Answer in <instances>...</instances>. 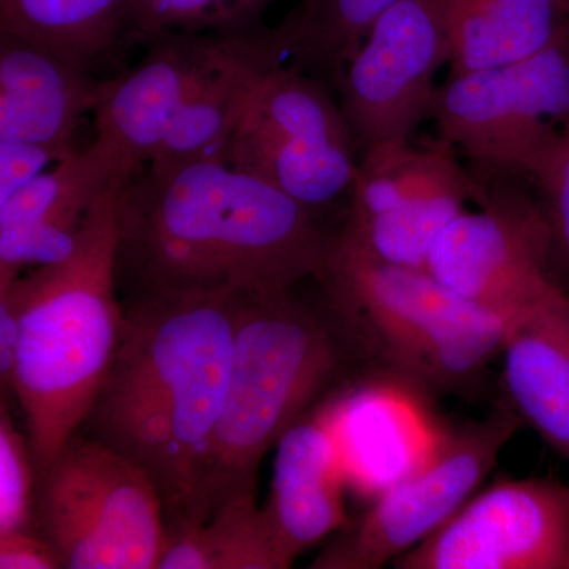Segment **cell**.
<instances>
[{"mask_svg":"<svg viewBox=\"0 0 569 569\" xmlns=\"http://www.w3.org/2000/svg\"><path fill=\"white\" fill-rule=\"evenodd\" d=\"M116 183L93 206L74 252L22 272L0 305L18 321L10 389L20 402L40 473L80 432L121 342Z\"/></svg>","mask_w":569,"mask_h":569,"instance_id":"cell-3","label":"cell"},{"mask_svg":"<svg viewBox=\"0 0 569 569\" xmlns=\"http://www.w3.org/2000/svg\"><path fill=\"white\" fill-rule=\"evenodd\" d=\"M0 568L2 569H62L56 549L36 530L0 533Z\"/></svg>","mask_w":569,"mask_h":569,"instance_id":"cell-28","label":"cell"},{"mask_svg":"<svg viewBox=\"0 0 569 569\" xmlns=\"http://www.w3.org/2000/svg\"><path fill=\"white\" fill-rule=\"evenodd\" d=\"M317 282L359 348L430 387H463L503 348L507 318L426 269L373 257L340 230Z\"/></svg>","mask_w":569,"mask_h":569,"instance_id":"cell-5","label":"cell"},{"mask_svg":"<svg viewBox=\"0 0 569 569\" xmlns=\"http://www.w3.org/2000/svg\"><path fill=\"white\" fill-rule=\"evenodd\" d=\"M216 32H171L149 41L142 61L108 81L93 111L96 138L130 176L152 162L211 54Z\"/></svg>","mask_w":569,"mask_h":569,"instance_id":"cell-15","label":"cell"},{"mask_svg":"<svg viewBox=\"0 0 569 569\" xmlns=\"http://www.w3.org/2000/svg\"><path fill=\"white\" fill-rule=\"evenodd\" d=\"M130 178L93 140L0 201V291L28 269L70 257L93 206Z\"/></svg>","mask_w":569,"mask_h":569,"instance_id":"cell-14","label":"cell"},{"mask_svg":"<svg viewBox=\"0 0 569 569\" xmlns=\"http://www.w3.org/2000/svg\"><path fill=\"white\" fill-rule=\"evenodd\" d=\"M537 186L552 233L553 258L569 264V129L561 133L559 148L541 173L531 181Z\"/></svg>","mask_w":569,"mask_h":569,"instance_id":"cell-26","label":"cell"},{"mask_svg":"<svg viewBox=\"0 0 569 569\" xmlns=\"http://www.w3.org/2000/svg\"><path fill=\"white\" fill-rule=\"evenodd\" d=\"M485 198L451 142H388L361 153L340 233L387 263L426 269L438 236Z\"/></svg>","mask_w":569,"mask_h":569,"instance_id":"cell-9","label":"cell"},{"mask_svg":"<svg viewBox=\"0 0 569 569\" xmlns=\"http://www.w3.org/2000/svg\"><path fill=\"white\" fill-rule=\"evenodd\" d=\"M518 415L440 432L425 462L378 493L372 508L312 568L377 569L417 548L473 497L518 430Z\"/></svg>","mask_w":569,"mask_h":569,"instance_id":"cell-10","label":"cell"},{"mask_svg":"<svg viewBox=\"0 0 569 569\" xmlns=\"http://www.w3.org/2000/svg\"><path fill=\"white\" fill-rule=\"evenodd\" d=\"M430 119L466 153L479 182L533 181L559 148L553 123L569 119V22L529 58L449 74L437 88Z\"/></svg>","mask_w":569,"mask_h":569,"instance_id":"cell-7","label":"cell"},{"mask_svg":"<svg viewBox=\"0 0 569 569\" xmlns=\"http://www.w3.org/2000/svg\"><path fill=\"white\" fill-rule=\"evenodd\" d=\"M37 468L28 436L13 425L6 400L0 411V533L29 530L33 523Z\"/></svg>","mask_w":569,"mask_h":569,"instance_id":"cell-24","label":"cell"},{"mask_svg":"<svg viewBox=\"0 0 569 569\" xmlns=\"http://www.w3.org/2000/svg\"><path fill=\"white\" fill-rule=\"evenodd\" d=\"M108 81L40 44L0 33V141L71 149Z\"/></svg>","mask_w":569,"mask_h":569,"instance_id":"cell-17","label":"cell"},{"mask_svg":"<svg viewBox=\"0 0 569 569\" xmlns=\"http://www.w3.org/2000/svg\"><path fill=\"white\" fill-rule=\"evenodd\" d=\"M392 567L569 568V486L556 479L497 482Z\"/></svg>","mask_w":569,"mask_h":569,"instance_id":"cell-13","label":"cell"},{"mask_svg":"<svg viewBox=\"0 0 569 569\" xmlns=\"http://www.w3.org/2000/svg\"><path fill=\"white\" fill-rule=\"evenodd\" d=\"M449 58L433 0H397L377 18L335 84L359 153L415 140Z\"/></svg>","mask_w":569,"mask_h":569,"instance_id":"cell-12","label":"cell"},{"mask_svg":"<svg viewBox=\"0 0 569 569\" xmlns=\"http://www.w3.org/2000/svg\"><path fill=\"white\" fill-rule=\"evenodd\" d=\"M449 44L451 73L529 58L559 36L569 14L557 0H433Z\"/></svg>","mask_w":569,"mask_h":569,"instance_id":"cell-20","label":"cell"},{"mask_svg":"<svg viewBox=\"0 0 569 569\" xmlns=\"http://www.w3.org/2000/svg\"><path fill=\"white\" fill-rule=\"evenodd\" d=\"M32 529L66 569H159L168 545L162 497L149 475L82 432L37 473Z\"/></svg>","mask_w":569,"mask_h":569,"instance_id":"cell-6","label":"cell"},{"mask_svg":"<svg viewBox=\"0 0 569 569\" xmlns=\"http://www.w3.org/2000/svg\"><path fill=\"white\" fill-rule=\"evenodd\" d=\"M219 159L325 216L350 200L361 153L328 82L282 63L254 93Z\"/></svg>","mask_w":569,"mask_h":569,"instance_id":"cell-8","label":"cell"},{"mask_svg":"<svg viewBox=\"0 0 569 569\" xmlns=\"http://www.w3.org/2000/svg\"><path fill=\"white\" fill-rule=\"evenodd\" d=\"M258 490L236 493L201 526L168 531L159 569H287L293 565Z\"/></svg>","mask_w":569,"mask_h":569,"instance_id":"cell-21","label":"cell"},{"mask_svg":"<svg viewBox=\"0 0 569 569\" xmlns=\"http://www.w3.org/2000/svg\"><path fill=\"white\" fill-rule=\"evenodd\" d=\"M486 186L477 211H463L430 249L426 271L449 290L508 318L552 290L548 217L522 178Z\"/></svg>","mask_w":569,"mask_h":569,"instance_id":"cell-11","label":"cell"},{"mask_svg":"<svg viewBox=\"0 0 569 569\" xmlns=\"http://www.w3.org/2000/svg\"><path fill=\"white\" fill-rule=\"evenodd\" d=\"M397 0H301L277 28L290 63L336 84L377 18Z\"/></svg>","mask_w":569,"mask_h":569,"instance_id":"cell-23","label":"cell"},{"mask_svg":"<svg viewBox=\"0 0 569 569\" xmlns=\"http://www.w3.org/2000/svg\"><path fill=\"white\" fill-rule=\"evenodd\" d=\"M287 61L277 28L216 32L203 70L187 92L162 148L146 167L219 159L254 93Z\"/></svg>","mask_w":569,"mask_h":569,"instance_id":"cell-16","label":"cell"},{"mask_svg":"<svg viewBox=\"0 0 569 569\" xmlns=\"http://www.w3.org/2000/svg\"><path fill=\"white\" fill-rule=\"evenodd\" d=\"M274 0H224L227 32L247 31L260 26L261 13Z\"/></svg>","mask_w":569,"mask_h":569,"instance_id":"cell-29","label":"cell"},{"mask_svg":"<svg viewBox=\"0 0 569 569\" xmlns=\"http://www.w3.org/2000/svg\"><path fill=\"white\" fill-rule=\"evenodd\" d=\"M557 2H559L561 9L567 11V13L569 14V0H557Z\"/></svg>","mask_w":569,"mask_h":569,"instance_id":"cell-30","label":"cell"},{"mask_svg":"<svg viewBox=\"0 0 569 569\" xmlns=\"http://www.w3.org/2000/svg\"><path fill=\"white\" fill-rule=\"evenodd\" d=\"M295 288L246 295L222 417L181 529L201 526L236 493L258 490L269 449L337 387L359 348L326 296L321 307Z\"/></svg>","mask_w":569,"mask_h":569,"instance_id":"cell-4","label":"cell"},{"mask_svg":"<svg viewBox=\"0 0 569 569\" xmlns=\"http://www.w3.org/2000/svg\"><path fill=\"white\" fill-rule=\"evenodd\" d=\"M346 473L329 406L280 438L264 509L291 559L346 526Z\"/></svg>","mask_w":569,"mask_h":569,"instance_id":"cell-18","label":"cell"},{"mask_svg":"<svg viewBox=\"0 0 569 569\" xmlns=\"http://www.w3.org/2000/svg\"><path fill=\"white\" fill-rule=\"evenodd\" d=\"M247 293L127 298L118 353L80 429L149 475L162 497L168 531L189 518L227 400Z\"/></svg>","mask_w":569,"mask_h":569,"instance_id":"cell-2","label":"cell"},{"mask_svg":"<svg viewBox=\"0 0 569 569\" xmlns=\"http://www.w3.org/2000/svg\"><path fill=\"white\" fill-rule=\"evenodd\" d=\"M130 0H0V33L93 70L123 40Z\"/></svg>","mask_w":569,"mask_h":569,"instance_id":"cell-22","label":"cell"},{"mask_svg":"<svg viewBox=\"0 0 569 569\" xmlns=\"http://www.w3.org/2000/svg\"><path fill=\"white\" fill-rule=\"evenodd\" d=\"M73 151L74 148L58 149L28 142L0 141V201H6Z\"/></svg>","mask_w":569,"mask_h":569,"instance_id":"cell-27","label":"cell"},{"mask_svg":"<svg viewBox=\"0 0 569 569\" xmlns=\"http://www.w3.org/2000/svg\"><path fill=\"white\" fill-rule=\"evenodd\" d=\"M118 284L151 293H272L318 279L337 231L220 159L142 168L119 192Z\"/></svg>","mask_w":569,"mask_h":569,"instance_id":"cell-1","label":"cell"},{"mask_svg":"<svg viewBox=\"0 0 569 569\" xmlns=\"http://www.w3.org/2000/svg\"><path fill=\"white\" fill-rule=\"evenodd\" d=\"M171 32H227L224 0H130L123 40L149 43Z\"/></svg>","mask_w":569,"mask_h":569,"instance_id":"cell-25","label":"cell"},{"mask_svg":"<svg viewBox=\"0 0 569 569\" xmlns=\"http://www.w3.org/2000/svg\"><path fill=\"white\" fill-rule=\"evenodd\" d=\"M501 355L515 413L569 462V295L560 283L508 318Z\"/></svg>","mask_w":569,"mask_h":569,"instance_id":"cell-19","label":"cell"}]
</instances>
